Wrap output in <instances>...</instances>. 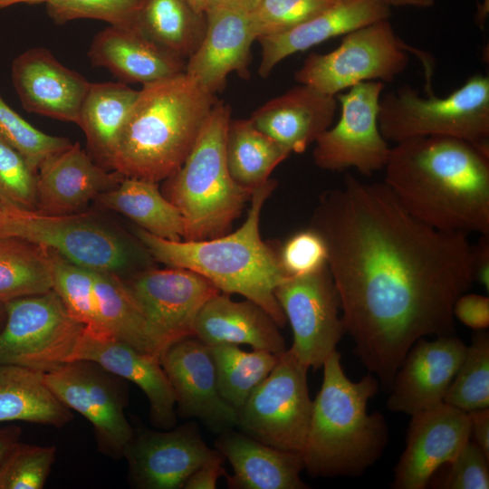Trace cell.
<instances>
[{"instance_id":"1","label":"cell","mask_w":489,"mask_h":489,"mask_svg":"<svg viewBox=\"0 0 489 489\" xmlns=\"http://www.w3.org/2000/svg\"><path fill=\"white\" fill-rule=\"evenodd\" d=\"M310 226L326 243L355 354L389 388L416 341L455 334L454 304L474 283L467 235L426 225L384 182L350 174L320 196Z\"/></svg>"},{"instance_id":"2","label":"cell","mask_w":489,"mask_h":489,"mask_svg":"<svg viewBox=\"0 0 489 489\" xmlns=\"http://www.w3.org/2000/svg\"><path fill=\"white\" fill-rule=\"evenodd\" d=\"M384 183L414 217L440 231L489 235V146L445 136L396 143Z\"/></svg>"},{"instance_id":"3","label":"cell","mask_w":489,"mask_h":489,"mask_svg":"<svg viewBox=\"0 0 489 489\" xmlns=\"http://www.w3.org/2000/svg\"><path fill=\"white\" fill-rule=\"evenodd\" d=\"M217 101L185 72L142 85L110 168L124 177L165 180L189 155Z\"/></svg>"},{"instance_id":"4","label":"cell","mask_w":489,"mask_h":489,"mask_svg":"<svg viewBox=\"0 0 489 489\" xmlns=\"http://www.w3.org/2000/svg\"><path fill=\"white\" fill-rule=\"evenodd\" d=\"M276 186V181L268 179L254 188L244 222L232 233L205 240L172 241L139 228L137 236L156 261L193 271L221 292L253 301L283 328L287 321L274 290L288 276L280 264L278 249L260 235L261 212Z\"/></svg>"},{"instance_id":"5","label":"cell","mask_w":489,"mask_h":489,"mask_svg":"<svg viewBox=\"0 0 489 489\" xmlns=\"http://www.w3.org/2000/svg\"><path fill=\"white\" fill-rule=\"evenodd\" d=\"M322 368L301 452L304 470L312 477L360 476L379 458L388 438L383 415L367 412L379 383L372 375L351 381L337 350Z\"/></svg>"},{"instance_id":"6","label":"cell","mask_w":489,"mask_h":489,"mask_svg":"<svg viewBox=\"0 0 489 489\" xmlns=\"http://www.w3.org/2000/svg\"><path fill=\"white\" fill-rule=\"evenodd\" d=\"M230 120V106L217 101L189 155L165 179L163 195L184 219L185 241L227 234L254 190L235 182L228 170L225 138Z\"/></svg>"},{"instance_id":"7","label":"cell","mask_w":489,"mask_h":489,"mask_svg":"<svg viewBox=\"0 0 489 489\" xmlns=\"http://www.w3.org/2000/svg\"><path fill=\"white\" fill-rule=\"evenodd\" d=\"M379 127L388 142L426 136L457 138L489 146V77L470 76L445 97H426L409 85L381 94Z\"/></svg>"},{"instance_id":"8","label":"cell","mask_w":489,"mask_h":489,"mask_svg":"<svg viewBox=\"0 0 489 489\" xmlns=\"http://www.w3.org/2000/svg\"><path fill=\"white\" fill-rule=\"evenodd\" d=\"M5 309L1 364L46 373L74 360L85 326L73 318L53 289L8 301Z\"/></svg>"},{"instance_id":"9","label":"cell","mask_w":489,"mask_h":489,"mask_svg":"<svg viewBox=\"0 0 489 489\" xmlns=\"http://www.w3.org/2000/svg\"><path fill=\"white\" fill-rule=\"evenodd\" d=\"M408 52L420 53L398 37L388 19L380 20L343 35L330 53L308 55L294 79L336 96L360 82L394 81L408 65Z\"/></svg>"},{"instance_id":"10","label":"cell","mask_w":489,"mask_h":489,"mask_svg":"<svg viewBox=\"0 0 489 489\" xmlns=\"http://www.w3.org/2000/svg\"><path fill=\"white\" fill-rule=\"evenodd\" d=\"M0 237L25 241L93 271L117 273L131 262L126 242L85 215H46L3 207Z\"/></svg>"},{"instance_id":"11","label":"cell","mask_w":489,"mask_h":489,"mask_svg":"<svg viewBox=\"0 0 489 489\" xmlns=\"http://www.w3.org/2000/svg\"><path fill=\"white\" fill-rule=\"evenodd\" d=\"M308 368L287 349L267 378L236 409V428L268 446L302 452L312 411Z\"/></svg>"},{"instance_id":"12","label":"cell","mask_w":489,"mask_h":489,"mask_svg":"<svg viewBox=\"0 0 489 489\" xmlns=\"http://www.w3.org/2000/svg\"><path fill=\"white\" fill-rule=\"evenodd\" d=\"M382 82H364L336 95L340 116L315 140L312 158L325 170L355 168L364 176L384 169L391 148L379 127Z\"/></svg>"},{"instance_id":"13","label":"cell","mask_w":489,"mask_h":489,"mask_svg":"<svg viewBox=\"0 0 489 489\" xmlns=\"http://www.w3.org/2000/svg\"><path fill=\"white\" fill-rule=\"evenodd\" d=\"M53 394L91 423L100 448L123 456L134 431L124 412L122 379L87 360H74L43 373Z\"/></svg>"},{"instance_id":"14","label":"cell","mask_w":489,"mask_h":489,"mask_svg":"<svg viewBox=\"0 0 489 489\" xmlns=\"http://www.w3.org/2000/svg\"><path fill=\"white\" fill-rule=\"evenodd\" d=\"M274 294L292 330L290 350L308 369H320L346 333L328 265L312 273L286 277Z\"/></svg>"},{"instance_id":"15","label":"cell","mask_w":489,"mask_h":489,"mask_svg":"<svg viewBox=\"0 0 489 489\" xmlns=\"http://www.w3.org/2000/svg\"><path fill=\"white\" fill-rule=\"evenodd\" d=\"M126 285L141 310L160 354L172 343L195 337L199 311L221 292L202 275L171 266L146 270Z\"/></svg>"},{"instance_id":"16","label":"cell","mask_w":489,"mask_h":489,"mask_svg":"<svg viewBox=\"0 0 489 489\" xmlns=\"http://www.w3.org/2000/svg\"><path fill=\"white\" fill-rule=\"evenodd\" d=\"M221 455L206 444L196 422L168 431L140 429L123 452L130 480L141 489L183 488L198 467Z\"/></svg>"},{"instance_id":"17","label":"cell","mask_w":489,"mask_h":489,"mask_svg":"<svg viewBox=\"0 0 489 489\" xmlns=\"http://www.w3.org/2000/svg\"><path fill=\"white\" fill-rule=\"evenodd\" d=\"M176 397L178 414L196 417L220 434L236 427V410L220 395L210 348L197 337L179 340L159 356Z\"/></svg>"},{"instance_id":"18","label":"cell","mask_w":489,"mask_h":489,"mask_svg":"<svg viewBox=\"0 0 489 489\" xmlns=\"http://www.w3.org/2000/svg\"><path fill=\"white\" fill-rule=\"evenodd\" d=\"M470 438L468 414L445 402L411 416L391 486L425 489L434 473L451 463Z\"/></svg>"},{"instance_id":"19","label":"cell","mask_w":489,"mask_h":489,"mask_svg":"<svg viewBox=\"0 0 489 489\" xmlns=\"http://www.w3.org/2000/svg\"><path fill=\"white\" fill-rule=\"evenodd\" d=\"M466 349L455 334L416 341L389 388L388 408L413 416L443 403Z\"/></svg>"},{"instance_id":"20","label":"cell","mask_w":489,"mask_h":489,"mask_svg":"<svg viewBox=\"0 0 489 489\" xmlns=\"http://www.w3.org/2000/svg\"><path fill=\"white\" fill-rule=\"evenodd\" d=\"M11 76L25 110L78 124L91 82L62 64L49 50L35 47L18 55Z\"/></svg>"},{"instance_id":"21","label":"cell","mask_w":489,"mask_h":489,"mask_svg":"<svg viewBox=\"0 0 489 489\" xmlns=\"http://www.w3.org/2000/svg\"><path fill=\"white\" fill-rule=\"evenodd\" d=\"M74 360H91L133 382L149 400L152 425L166 430L175 427L176 397L159 357L141 352L106 332L84 327Z\"/></svg>"},{"instance_id":"22","label":"cell","mask_w":489,"mask_h":489,"mask_svg":"<svg viewBox=\"0 0 489 489\" xmlns=\"http://www.w3.org/2000/svg\"><path fill=\"white\" fill-rule=\"evenodd\" d=\"M206 32L186 62L185 72L207 92L222 91L231 72L248 76L251 46L256 40L249 14L240 5L206 12Z\"/></svg>"},{"instance_id":"23","label":"cell","mask_w":489,"mask_h":489,"mask_svg":"<svg viewBox=\"0 0 489 489\" xmlns=\"http://www.w3.org/2000/svg\"><path fill=\"white\" fill-rule=\"evenodd\" d=\"M93 161L79 142L46 158L37 170V211L46 215L77 214L101 193L123 179Z\"/></svg>"},{"instance_id":"24","label":"cell","mask_w":489,"mask_h":489,"mask_svg":"<svg viewBox=\"0 0 489 489\" xmlns=\"http://www.w3.org/2000/svg\"><path fill=\"white\" fill-rule=\"evenodd\" d=\"M390 14V7L380 0H337L292 29L257 38L262 47L258 73L267 78L283 59L372 23L389 19Z\"/></svg>"},{"instance_id":"25","label":"cell","mask_w":489,"mask_h":489,"mask_svg":"<svg viewBox=\"0 0 489 489\" xmlns=\"http://www.w3.org/2000/svg\"><path fill=\"white\" fill-rule=\"evenodd\" d=\"M337 108L336 96L300 83L257 108L249 119L291 153H302L332 125Z\"/></svg>"},{"instance_id":"26","label":"cell","mask_w":489,"mask_h":489,"mask_svg":"<svg viewBox=\"0 0 489 489\" xmlns=\"http://www.w3.org/2000/svg\"><path fill=\"white\" fill-rule=\"evenodd\" d=\"M215 447L233 474L225 476L231 489H304L301 453L279 449L235 428L218 434Z\"/></svg>"},{"instance_id":"27","label":"cell","mask_w":489,"mask_h":489,"mask_svg":"<svg viewBox=\"0 0 489 489\" xmlns=\"http://www.w3.org/2000/svg\"><path fill=\"white\" fill-rule=\"evenodd\" d=\"M88 56L126 82L142 85L185 72L186 60L146 37L134 26L110 25L92 39Z\"/></svg>"},{"instance_id":"28","label":"cell","mask_w":489,"mask_h":489,"mask_svg":"<svg viewBox=\"0 0 489 489\" xmlns=\"http://www.w3.org/2000/svg\"><path fill=\"white\" fill-rule=\"evenodd\" d=\"M273 319L251 300H232L220 292L199 311L194 326L195 337L208 347L218 344H247L280 355L287 350Z\"/></svg>"},{"instance_id":"29","label":"cell","mask_w":489,"mask_h":489,"mask_svg":"<svg viewBox=\"0 0 489 489\" xmlns=\"http://www.w3.org/2000/svg\"><path fill=\"white\" fill-rule=\"evenodd\" d=\"M72 419L71 409L53 394L43 373L0 363V423L24 421L62 427Z\"/></svg>"},{"instance_id":"30","label":"cell","mask_w":489,"mask_h":489,"mask_svg":"<svg viewBox=\"0 0 489 489\" xmlns=\"http://www.w3.org/2000/svg\"><path fill=\"white\" fill-rule=\"evenodd\" d=\"M139 91L123 82L91 83L82 104L78 126L99 164L110 162Z\"/></svg>"},{"instance_id":"31","label":"cell","mask_w":489,"mask_h":489,"mask_svg":"<svg viewBox=\"0 0 489 489\" xmlns=\"http://www.w3.org/2000/svg\"><path fill=\"white\" fill-rule=\"evenodd\" d=\"M97 199L104 206L135 222L159 238L182 241L185 223L179 210L160 192L157 182L123 177Z\"/></svg>"},{"instance_id":"32","label":"cell","mask_w":489,"mask_h":489,"mask_svg":"<svg viewBox=\"0 0 489 489\" xmlns=\"http://www.w3.org/2000/svg\"><path fill=\"white\" fill-rule=\"evenodd\" d=\"M171 53L188 59L201 44L207 27L206 13L185 0H141L133 25Z\"/></svg>"},{"instance_id":"33","label":"cell","mask_w":489,"mask_h":489,"mask_svg":"<svg viewBox=\"0 0 489 489\" xmlns=\"http://www.w3.org/2000/svg\"><path fill=\"white\" fill-rule=\"evenodd\" d=\"M91 271L102 331L141 352L159 357L141 310L126 283L114 273Z\"/></svg>"},{"instance_id":"34","label":"cell","mask_w":489,"mask_h":489,"mask_svg":"<svg viewBox=\"0 0 489 489\" xmlns=\"http://www.w3.org/2000/svg\"><path fill=\"white\" fill-rule=\"evenodd\" d=\"M290 154L250 119L230 120L225 138L226 163L231 177L241 186L254 189L264 184Z\"/></svg>"},{"instance_id":"35","label":"cell","mask_w":489,"mask_h":489,"mask_svg":"<svg viewBox=\"0 0 489 489\" xmlns=\"http://www.w3.org/2000/svg\"><path fill=\"white\" fill-rule=\"evenodd\" d=\"M52 289L49 253L20 239L0 237V302Z\"/></svg>"},{"instance_id":"36","label":"cell","mask_w":489,"mask_h":489,"mask_svg":"<svg viewBox=\"0 0 489 489\" xmlns=\"http://www.w3.org/2000/svg\"><path fill=\"white\" fill-rule=\"evenodd\" d=\"M209 348L219 393L235 410L267 378L279 356L264 350L244 351L235 344L224 343Z\"/></svg>"},{"instance_id":"37","label":"cell","mask_w":489,"mask_h":489,"mask_svg":"<svg viewBox=\"0 0 489 489\" xmlns=\"http://www.w3.org/2000/svg\"><path fill=\"white\" fill-rule=\"evenodd\" d=\"M444 402L466 413L489 408L488 331L474 334Z\"/></svg>"},{"instance_id":"38","label":"cell","mask_w":489,"mask_h":489,"mask_svg":"<svg viewBox=\"0 0 489 489\" xmlns=\"http://www.w3.org/2000/svg\"><path fill=\"white\" fill-rule=\"evenodd\" d=\"M47 252L52 262L53 289L61 297L70 313L86 328L103 331L92 271L74 264L53 252Z\"/></svg>"},{"instance_id":"39","label":"cell","mask_w":489,"mask_h":489,"mask_svg":"<svg viewBox=\"0 0 489 489\" xmlns=\"http://www.w3.org/2000/svg\"><path fill=\"white\" fill-rule=\"evenodd\" d=\"M0 140L18 151L36 171L46 158L72 143L67 138L46 134L31 125L1 94Z\"/></svg>"},{"instance_id":"40","label":"cell","mask_w":489,"mask_h":489,"mask_svg":"<svg viewBox=\"0 0 489 489\" xmlns=\"http://www.w3.org/2000/svg\"><path fill=\"white\" fill-rule=\"evenodd\" d=\"M55 455V446L19 441L0 464V489H42Z\"/></svg>"},{"instance_id":"41","label":"cell","mask_w":489,"mask_h":489,"mask_svg":"<svg viewBox=\"0 0 489 489\" xmlns=\"http://www.w3.org/2000/svg\"><path fill=\"white\" fill-rule=\"evenodd\" d=\"M0 205L37 211V171L18 151L1 140Z\"/></svg>"},{"instance_id":"42","label":"cell","mask_w":489,"mask_h":489,"mask_svg":"<svg viewBox=\"0 0 489 489\" xmlns=\"http://www.w3.org/2000/svg\"><path fill=\"white\" fill-rule=\"evenodd\" d=\"M337 0H263L248 13L257 38L283 33L312 18Z\"/></svg>"},{"instance_id":"43","label":"cell","mask_w":489,"mask_h":489,"mask_svg":"<svg viewBox=\"0 0 489 489\" xmlns=\"http://www.w3.org/2000/svg\"><path fill=\"white\" fill-rule=\"evenodd\" d=\"M141 0H48V15L62 24L75 19H96L110 25L133 26Z\"/></svg>"},{"instance_id":"44","label":"cell","mask_w":489,"mask_h":489,"mask_svg":"<svg viewBox=\"0 0 489 489\" xmlns=\"http://www.w3.org/2000/svg\"><path fill=\"white\" fill-rule=\"evenodd\" d=\"M278 257L288 277L312 273L328 265L326 243L311 226L290 236L278 248Z\"/></svg>"},{"instance_id":"45","label":"cell","mask_w":489,"mask_h":489,"mask_svg":"<svg viewBox=\"0 0 489 489\" xmlns=\"http://www.w3.org/2000/svg\"><path fill=\"white\" fill-rule=\"evenodd\" d=\"M489 457L470 439L450 464L443 489H488Z\"/></svg>"},{"instance_id":"46","label":"cell","mask_w":489,"mask_h":489,"mask_svg":"<svg viewBox=\"0 0 489 489\" xmlns=\"http://www.w3.org/2000/svg\"><path fill=\"white\" fill-rule=\"evenodd\" d=\"M453 314L463 324L475 331L485 330L489 326V298L465 292L455 301Z\"/></svg>"},{"instance_id":"47","label":"cell","mask_w":489,"mask_h":489,"mask_svg":"<svg viewBox=\"0 0 489 489\" xmlns=\"http://www.w3.org/2000/svg\"><path fill=\"white\" fill-rule=\"evenodd\" d=\"M224 456L214 458L198 467L186 481L185 489H215L221 476L226 472L223 466Z\"/></svg>"},{"instance_id":"48","label":"cell","mask_w":489,"mask_h":489,"mask_svg":"<svg viewBox=\"0 0 489 489\" xmlns=\"http://www.w3.org/2000/svg\"><path fill=\"white\" fill-rule=\"evenodd\" d=\"M472 269L476 281L489 291V235H481L475 245H472Z\"/></svg>"},{"instance_id":"49","label":"cell","mask_w":489,"mask_h":489,"mask_svg":"<svg viewBox=\"0 0 489 489\" xmlns=\"http://www.w3.org/2000/svg\"><path fill=\"white\" fill-rule=\"evenodd\" d=\"M471 436L474 442L489 457V408L467 412Z\"/></svg>"},{"instance_id":"50","label":"cell","mask_w":489,"mask_h":489,"mask_svg":"<svg viewBox=\"0 0 489 489\" xmlns=\"http://www.w3.org/2000/svg\"><path fill=\"white\" fill-rule=\"evenodd\" d=\"M22 430L17 426L0 427V464L20 441Z\"/></svg>"},{"instance_id":"51","label":"cell","mask_w":489,"mask_h":489,"mask_svg":"<svg viewBox=\"0 0 489 489\" xmlns=\"http://www.w3.org/2000/svg\"><path fill=\"white\" fill-rule=\"evenodd\" d=\"M388 7L429 8L436 0H380Z\"/></svg>"},{"instance_id":"52","label":"cell","mask_w":489,"mask_h":489,"mask_svg":"<svg viewBox=\"0 0 489 489\" xmlns=\"http://www.w3.org/2000/svg\"><path fill=\"white\" fill-rule=\"evenodd\" d=\"M489 14V0H482V2L478 5L476 14H475V22L476 24L483 28L486 19Z\"/></svg>"},{"instance_id":"53","label":"cell","mask_w":489,"mask_h":489,"mask_svg":"<svg viewBox=\"0 0 489 489\" xmlns=\"http://www.w3.org/2000/svg\"><path fill=\"white\" fill-rule=\"evenodd\" d=\"M240 5L239 0H207L206 11L227 6Z\"/></svg>"},{"instance_id":"54","label":"cell","mask_w":489,"mask_h":489,"mask_svg":"<svg viewBox=\"0 0 489 489\" xmlns=\"http://www.w3.org/2000/svg\"><path fill=\"white\" fill-rule=\"evenodd\" d=\"M48 0H0V9L14 5L15 4L37 5L46 3Z\"/></svg>"},{"instance_id":"55","label":"cell","mask_w":489,"mask_h":489,"mask_svg":"<svg viewBox=\"0 0 489 489\" xmlns=\"http://www.w3.org/2000/svg\"><path fill=\"white\" fill-rule=\"evenodd\" d=\"M263 0H239L240 6L246 12H252Z\"/></svg>"},{"instance_id":"56","label":"cell","mask_w":489,"mask_h":489,"mask_svg":"<svg viewBox=\"0 0 489 489\" xmlns=\"http://www.w3.org/2000/svg\"><path fill=\"white\" fill-rule=\"evenodd\" d=\"M195 10L202 13H206L207 6V0H185Z\"/></svg>"},{"instance_id":"57","label":"cell","mask_w":489,"mask_h":489,"mask_svg":"<svg viewBox=\"0 0 489 489\" xmlns=\"http://www.w3.org/2000/svg\"><path fill=\"white\" fill-rule=\"evenodd\" d=\"M5 303L0 302V331L5 323Z\"/></svg>"},{"instance_id":"58","label":"cell","mask_w":489,"mask_h":489,"mask_svg":"<svg viewBox=\"0 0 489 489\" xmlns=\"http://www.w3.org/2000/svg\"><path fill=\"white\" fill-rule=\"evenodd\" d=\"M2 215H3V206L0 205V219L2 217Z\"/></svg>"}]
</instances>
